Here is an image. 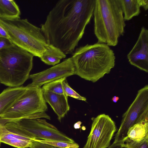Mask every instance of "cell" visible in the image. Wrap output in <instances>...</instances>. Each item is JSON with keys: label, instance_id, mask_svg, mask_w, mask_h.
Listing matches in <instances>:
<instances>
[{"label": "cell", "instance_id": "6da1fadb", "mask_svg": "<svg viewBox=\"0 0 148 148\" xmlns=\"http://www.w3.org/2000/svg\"><path fill=\"white\" fill-rule=\"evenodd\" d=\"M95 0H60L50 11L41 31L48 45L73 53L93 15Z\"/></svg>", "mask_w": 148, "mask_h": 148}, {"label": "cell", "instance_id": "7a4b0ae2", "mask_svg": "<svg viewBox=\"0 0 148 148\" xmlns=\"http://www.w3.org/2000/svg\"><path fill=\"white\" fill-rule=\"evenodd\" d=\"M71 58L75 75L93 82L109 73L115 64L112 50L106 44L98 42L77 48Z\"/></svg>", "mask_w": 148, "mask_h": 148}, {"label": "cell", "instance_id": "3957f363", "mask_svg": "<svg viewBox=\"0 0 148 148\" xmlns=\"http://www.w3.org/2000/svg\"><path fill=\"white\" fill-rule=\"evenodd\" d=\"M93 15L98 42L116 45L126 25L120 0H95Z\"/></svg>", "mask_w": 148, "mask_h": 148}, {"label": "cell", "instance_id": "277c9868", "mask_svg": "<svg viewBox=\"0 0 148 148\" xmlns=\"http://www.w3.org/2000/svg\"><path fill=\"white\" fill-rule=\"evenodd\" d=\"M34 56L13 45L0 51V83L10 87L21 86L29 78Z\"/></svg>", "mask_w": 148, "mask_h": 148}, {"label": "cell", "instance_id": "5b68a950", "mask_svg": "<svg viewBox=\"0 0 148 148\" xmlns=\"http://www.w3.org/2000/svg\"><path fill=\"white\" fill-rule=\"evenodd\" d=\"M0 25L6 31L14 45L40 58L48 45L40 28L27 19L0 18Z\"/></svg>", "mask_w": 148, "mask_h": 148}, {"label": "cell", "instance_id": "8992f818", "mask_svg": "<svg viewBox=\"0 0 148 148\" xmlns=\"http://www.w3.org/2000/svg\"><path fill=\"white\" fill-rule=\"evenodd\" d=\"M47 110L41 87L27 85L23 94L0 117V122L5 124L12 120L21 119L44 118L50 119L45 113Z\"/></svg>", "mask_w": 148, "mask_h": 148}, {"label": "cell", "instance_id": "52a82bcc", "mask_svg": "<svg viewBox=\"0 0 148 148\" xmlns=\"http://www.w3.org/2000/svg\"><path fill=\"white\" fill-rule=\"evenodd\" d=\"M148 122V85L139 90L136 96L122 116L120 127L115 134V142L124 139L128 130L134 125Z\"/></svg>", "mask_w": 148, "mask_h": 148}, {"label": "cell", "instance_id": "ba28073f", "mask_svg": "<svg viewBox=\"0 0 148 148\" xmlns=\"http://www.w3.org/2000/svg\"><path fill=\"white\" fill-rule=\"evenodd\" d=\"M11 121L19 126L24 136L32 139L75 143L73 139L59 131L45 119L24 118Z\"/></svg>", "mask_w": 148, "mask_h": 148}, {"label": "cell", "instance_id": "9c48e42d", "mask_svg": "<svg viewBox=\"0 0 148 148\" xmlns=\"http://www.w3.org/2000/svg\"><path fill=\"white\" fill-rule=\"evenodd\" d=\"M91 130L82 148H107L116 128L114 121L108 115L101 114L92 118Z\"/></svg>", "mask_w": 148, "mask_h": 148}, {"label": "cell", "instance_id": "30bf717a", "mask_svg": "<svg viewBox=\"0 0 148 148\" xmlns=\"http://www.w3.org/2000/svg\"><path fill=\"white\" fill-rule=\"evenodd\" d=\"M75 74L74 65L71 57L69 58L48 69L30 75L29 78L31 79L32 81L28 85L41 87L49 82Z\"/></svg>", "mask_w": 148, "mask_h": 148}, {"label": "cell", "instance_id": "8fae6325", "mask_svg": "<svg viewBox=\"0 0 148 148\" xmlns=\"http://www.w3.org/2000/svg\"><path fill=\"white\" fill-rule=\"evenodd\" d=\"M130 64L148 72V30L143 27L136 42L127 56Z\"/></svg>", "mask_w": 148, "mask_h": 148}, {"label": "cell", "instance_id": "7c38bea8", "mask_svg": "<svg viewBox=\"0 0 148 148\" xmlns=\"http://www.w3.org/2000/svg\"><path fill=\"white\" fill-rule=\"evenodd\" d=\"M33 139L25 136L19 126L11 121L4 124L0 122V142L17 148H30Z\"/></svg>", "mask_w": 148, "mask_h": 148}, {"label": "cell", "instance_id": "4fadbf2b", "mask_svg": "<svg viewBox=\"0 0 148 148\" xmlns=\"http://www.w3.org/2000/svg\"><path fill=\"white\" fill-rule=\"evenodd\" d=\"M43 96L46 102L51 106L61 121L69 111L70 106L68 97L63 94H60L47 91H42Z\"/></svg>", "mask_w": 148, "mask_h": 148}, {"label": "cell", "instance_id": "5bb4252c", "mask_svg": "<svg viewBox=\"0 0 148 148\" xmlns=\"http://www.w3.org/2000/svg\"><path fill=\"white\" fill-rule=\"evenodd\" d=\"M26 86L8 87L0 93V117L25 92Z\"/></svg>", "mask_w": 148, "mask_h": 148}, {"label": "cell", "instance_id": "9a60e30c", "mask_svg": "<svg viewBox=\"0 0 148 148\" xmlns=\"http://www.w3.org/2000/svg\"><path fill=\"white\" fill-rule=\"evenodd\" d=\"M19 8L13 0H0V18L13 19L20 18Z\"/></svg>", "mask_w": 148, "mask_h": 148}, {"label": "cell", "instance_id": "2e32d148", "mask_svg": "<svg viewBox=\"0 0 148 148\" xmlns=\"http://www.w3.org/2000/svg\"><path fill=\"white\" fill-rule=\"evenodd\" d=\"M66 56L61 50L51 45H48L46 49L40 58L45 64L54 66L58 64Z\"/></svg>", "mask_w": 148, "mask_h": 148}, {"label": "cell", "instance_id": "e0dca14e", "mask_svg": "<svg viewBox=\"0 0 148 148\" xmlns=\"http://www.w3.org/2000/svg\"><path fill=\"white\" fill-rule=\"evenodd\" d=\"M125 21H129L140 13L138 0H120Z\"/></svg>", "mask_w": 148, "mask_h": 148}, {"label": "cell", "instance_id": "ac0fdd59", "mask_svg": "<svg viewBox=\"0 0 148 148\" xmlns=\"http://www.w3.org/2000/svg\"><path fill=\"white\" fill-rule=\"evenodd\" d=\"M126 137L135 141H140L148 138V122L136 124L128 130Z\"/></svg>", "mask_w": 148, "mask_h": 148}, {"label": "cell", "instance_id": "d6986e66", "mask_svg": "<svg viewBox=\"0 0 148 148\" xmlns=\"http://www.w3.org/2000/svg\"><path fill=\"white\" fill-rule=\"evenodd\" d=\"M66 78L58 79L44 84L41 88L42 91H47L60 94H63L62 83Z\"/></svg>", "mask_w": 148, "mask_h": 148}, {"label": "cell", "instance_id": "ffe728a7", "mask_svg": "<svg viewBox=\"0 0 148 148\" xmlns=\"http://www.w3.org/2000/svg\"><path fill=\"white\" fill-rule=\"evenodd\" d=\"M62 86L63 94L66 97L69 96L78 100L86 101L85 97L80 95L71 87L67 83L66 78L62 82Z\"/></svg>", "mask_w": 148, "mask_h": 148}, {"label": "cell", "instance_id": "44dd1931", "mask_svg": "<svg viewBox=\"0 0 148 148\" xmlns=\"http://www.w3.org/2000/svg\"><path fill=\"white\" fill-rule=\"evenodd\" d=\"M34 140L44 143L50 145L61 148H79L78 144L75 143H71L60 141L48 140L40 139Z\"/></svg>", "mask_w": 148, "mask_h": 148}, {"label": "cell", "instance_id": "7402d4cb", "mask_svg": "<svg viewBox=\"0 0 148 148\" xmlns=\"http://www.w3.org/2000/svg\"><path fill=\"white\" fill-rule=\"evenodd\" d=\"M125 143L127 148H148V138L140 141H135L126 137Z\"/></svg>", "mask_w": 148, "mask_h": 148}, {"label": "cell", "instance_id": "603a6c76", "mask_svg": "<svg viewBox=\"0 0 148 148\" xmlns=\"http://www.w3.org/2000/svg\"><path fill=\"white\" fill-rule=\"evenodd\" d=\"M29 148H61L50 145L41 143L33 139L32 143Z\"/></svg>", "mask_w": 148, "mask_h": 148}, {"label": "cell", "instance_id": "cb8c5ba5", "mask_svg": "<svg viewBox=\"0 0 148 148\" xmlns=\"http://www.w3.org/2000/svg\"><path fill=\"white\" fill-rule=\"evenodd\" d=\"M9 39L0 37V51L14 45Z\"/></svg>", "mask_w": 148, "mask_h": 148}, {"label": "cell", "instance_id": "d4e9b609", "mask_svg": "<svg viewBox=\"0 0 148 148\" xmlns=\"http://www.w3.org/2000/svg\"><path fill=\"white\" fill-rule=\"evenodd\" d=\"M126 138L121 140L113 142L107 148H127L125 143Z\"/></svg>", "mask_w": 148, "mask_h": 148}, {"label": "cell", "instance_id": "484cf974", "mask_svg": "<svg viewBox=\"0 0 148 148\" xmlns=\"http://www.w3.org/2000/svg\"><path fill=\"white\" fill-rule=\"evenodd\" d=\"M141 7H142L145 10L148 9V0H138Z\"/></svg>", "mask_w": 148, "mask_h": 148}, {"label": "cell", "instance_id": "4316f807", "mask_svg": "<svg viewBox=\"0 0 148 148\" xmlns=\"http://www.w3.org/2000/svg\"><path fill=\"white\" fill-rule=\"evenodd\" d=\"M0 37L9 39L8 35L5 29L0 25Z\"/></svg>", "mask_w": 148, "mask_h": 148}, {"label": "cell", "instance_id": "83f0119b", "mask_svg": "<svg viewBox=\"0 0 148 148\" xmlns=\"http://www.w3.org/2000/svg\"><path fill=\"white\" fill-rule=\"evenodd\" d=\"M82 122L79 121L75 123L74 125V127L75 128H79L80 127V125Z\"/></svg>", "mask_w": 148, "mask_h": 148}, {"label": "cell", "instance_id": "f1b7e54d", "mask_svg": "<svg viewBox=\"0 0 148 148\" xmlns=\"http://www.w3.org/2000/svg\"><path fill=\"white\" fill-rule=\"evenodd\" d=\"M119 99V97L115 96L113 97L112 99V101L114 103H116Z\"/></svg>", "mask_w": 148, "mask_h": 148}, {"label": "cell", "instance_id": "f546056e", "mask_svg": "<svg viewBox=\"0 0 148 148\" xmlns=\"http://www.w3.org/2000/svg\"><path fill=\"white\" fill-rule=\"evenodd\" d=\"M1 143V142H0V146Z\"/></svg>", "mask_w": 148, "mask_h": 148}, {"label": "cell", "instance_id": "4dcf8cb0", "mask_svg": "<svg viewBox=\"0 0 148 148\" xmlns=\"http://www.w3.org/2000/svg\"></svg>", "mask_w": 148, "mask_h": 148}]
</instances>
